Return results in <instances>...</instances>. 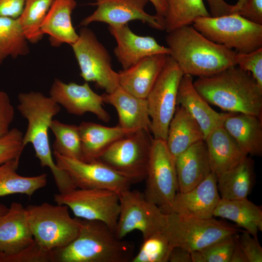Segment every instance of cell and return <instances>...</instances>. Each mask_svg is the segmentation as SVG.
Listing matches in <instances>:
<instances>
[{
    "label": "cell",
    "mask_w": 262,
    "mask_h": 262,
    "mask_svg": "<svg viewBox=\"0 0 262 262\" xmlns=\"http://www.w3.org/2000/svg\"><path fill=\"white\" fill-rule=\"evenodd\" d=\"M17 98V109L27 121L23 145L25 147L29 144L32 145L41 167L50 169L59 193L77 188L68 174L57 166L50 146V126L54 117L60 112V106L50 96L38 91L20 93Z\"/></svg>",
    "instance_id": "1"
},
{
    "label": "cell",
    "mask_w": 262,
    "mask_h": 262,
    "mask_svg": "<svg viewBox=\"0 0 262 262\" xmlns=\"http://www.w3.org/2000/svg\"><path fill=\"white\" fill-rule=\"evenodd\" d=\"M193 84L209 103L229 113L262 117V89L249 72L236 65L199 77Z\"/></svg>",
    "instance_id": "2"
},
{
    "label": "cell",
    "mask_w": 262,
    "mask_h": 262,
    "mask_svg": "<svg viewBox=\"0 0 262 262\" xmlns=\"http://www.w3.org/2000/svg\"><path fill=\"white\" fill-rule=\"evenodd\" d=\"M165 41L184 74L207 76L236 65L235 50L209 40L192 25L167 33Z\"/></svg>",
    "instance_id": "3"
},
{
    "label": "cell",
    "mask_w": 262,
    "mask_h": 262,
    "mask_svg": "<svg viewBox=\"0 0 262 262\" xmlns=\"http://www.w3.org/2000/svg\"><path fill=\"white\" fill-rule=\"evenodd\" d=\"M76 238L66 246L52 251L54 262H131L132 242L118 238L106 224L79 218Z\"/></svg>",
    "instance_id": "4"
},
{
    "label": "cell",
    "mask_w": 262,
    "mask_h": 262,
    "mask_svg": "<svg viewBox=\"0 0 262 262\" xmlns=\"http://www.w3.org/2000/svg\"><path fill=\"white\" fill-rule=\"evenodd\" d=\"M26 209L34 240L43 248L53 251L64 247L77 236L79 218H72L66 206L44 202Z\"/></svg>",
    "instance_id": "5"
},
{
    "label": "cell",
    "mask_w": 262,
    "mask_h": 262,
    "mask_svg": "<svg viewBox=\"0 0 262 262\" xmlns=\"http://www.w3.org/2000/svg\"><path fill=\"white\" fill-rule=\"evenodd\" d=\"M192 25L209 40L238 53L262 48V25L237 14L199 17Z\"/></svg>",
    "instance_id": "6"
},
{
    "label": "cell",
    "mask_w": 262,
    "mask_h": 262,
    "mask_svg": "<svg viewBox=\"0 0 262 262\" xmlns=\"http://www.w3.org/2000/svg\"><path fill=\"white\" fill-rule=\"evenodd\" d=\"M242 231L214 217L201 219L175 213L166 214V223L162 230L174 246H180L191 253Z\"/></svg>",
    "instance_id": "7"
},
{
    "label": "cell",
    "mask_w": 262,
    "mask_h": 262,
    "mask_svg": "<svg viewBox=\"0 0 262 262\" xmlns=\"http://www.w3.org/2000/svg\"><path fill=\"white\" fill-rule=\"evenodd\" d=\"M184 75L169 55L146 99L154 139L166 141L169 123L177 105V96Z\"/></svg>",
    "instance_id": "8"
},
{
    "label": "cell",
    "mask_w": 262,
    "mask_h": 262,
    "mask_svg": "<svg viewBox=\"0 0 262 262\" xmlns=\"http://www.w3.org/2000/svg\"><path fill=\"white\" fill-rule=\"evenodd\" d=\"M71 46L85 82H94L107 93L119 86L118 73L113 69L108 51L91 29L82 27Z\"/></svg>",
    "instance_id": "9"
},
{
    "label": "cell",
    "mask_w": 262,
    "mask_h": 262,
    "mask_svg": "<svg viewBox=\"0 0 262 262\" xmlns=\"http://www.w3.org/2000/svg\"><path fill=\"white\" fill-rule=\"evenodd\" d=\"M150 132L139 130L116 141L97 160L130 178L134 183L145 180L153 140Z\"/></svg>",
    "instance_id": "10"
},
{
    "label": "cell",
    "mask_w": 262,
    "mask_h": 262,
    "mask_svg": "<svg viewBox=\"0 0 262 262\" xmlns=\"http://www.w3.org/2000/svg\"><path fill=\"white\" fill-rule=\"evenodd\" d=\"M145 180V198L165 213L179 192L175 159L165 141L153 138Z\"/></svg>",
    "instance_id": "11"
},
{
    "label": "cell",
    "mask_w": 262,
    "mask_h": 262,
    "mask_svg": "<svg viewBox=\"0 0 262 262\" xmlns=\"http://www.w3.org/2000/svg\"><path fill=\"white\" fill-rule=\"evenodd\" d=\"M54 199L70 209L76 217L97 220L115 232L119 213V196L115 192L99 189L76 188L55 194Z\"/></svg>",
    "instance_id": "12"
},
{
    "label": "cell",
    "mask_w": 262,
    "mask_h": 262,
    "mask_svg": "<svg viewBox=\"0 0 262 262\" xmlns=\"http://www.w3.org/2000/svg\"><path fill=\"white\" fill-rule=\"evenodd\" d=\"M119 213L115 233L123 239L134 230L140 231L145 239L164 229L166 214L156 204L148 201L144 193L126 190L119 194Z\"/></svg>",
    "instance_id": "13"
},
{
    "label": "cell",
    "mask_w": 262,
    "mask_h": 262,
    "mask_svg": "<svg viewBox=\"0 0 262 262\" xmlns=\"http://www.w3.org/2000/svg\"><path fill=\"white\" fill-rule=\"evenodd\" d=\"M52 153L57 166L68 174L77 188L106 189L119 194L134 183L100 161L86 162Z\"/></svg>",
    "instance_id": "14"
},
{
    "label": "cell",
    "mask_w": 262,
    "mask_h": 262,
    "mask_svg": "<svg viewBox=\"0 0 262 262\" xmlns=\"http://www.w3.org/2000/svg\"><path fill=\"white\" fill-rule=\"evenodd\" d=\"M97 6L91 15L83 18L80 25L86 27L94 22H104L109 26L128 24L139 20L151 27L164 30V23L156 15H151L145 11L148 0H95Z\"/></svg>",
    "instance_id": "15"
},
{
    "label": "cell",
    "mask_w": 262,
    "mask_h": 262,
    "mask_svg": "<svg viewBox=\"0 0 262 262\" xmlns=\"http://www.w3.org/2000/svg\"><path fill=\"white\" fill-rule=\"evenodd\" d=\"M49 93L56 102L71 114L81 116L91 113L103 122L110 120L109 114L103 107L102 96L95 93L87 82L82 84L66 83L56 79Z\"/></svg>",
    "instance_id": "16"
},
{
    "label": "cell",
    "mask_w": 262,
    "mask_h": 262,
    "mask_svg": "<svg viewBox=\"0 0 262 262\" xmlns=\"http://www.w3.org/2000/svg\"><path fill=\"white\" fill-rule=\"evenodd\" d=\"M220 198L217 177L212 172L190 190L178 192L165 214L175 213L197 218H210L213 217L214 210Z\"/></svg>",
    "instance_id": "17"
},
{
    "label": "cell",
    "mask_w": 262,
    "mask_h": 262,
    "mask_svg": "<svg viewBox=\"0 0 262 262\" xmlns=\"http://www.w3.org/2000/svg\"><path fill=\"white\" fill-rule=\"evenodd\" d=\"M108 29L116 41L114 53L123 69L129 68L146 57L170 53L169 49L159 44L154 37L136 34L128 24L109 26Z\"/></svg>",
    "instance_id": "18"
},
{
    "label": "cell",
    "mask_w": 262,
    "mask_h": 262,
    "mask_svg": "<svg viewBox=\"0 0 262 262\" xmlns=\"http://www.w3.org/2000/svg\"><path fill=\"white\" fill-rule=\"evenodd\" d=\"M26 208L14 202L0 219V261L14 254L34 241Z\"/></svg>",
    "instance_id": "19"
},
{
    "label": "cell",
    "mask_w": 262,
    "mask_h": 262,
    "mask_svg": "<svg viewBox=\"0 0 262 262\" xmlns=\"http://www.w3.org/2000/svg\"><path fill=\"white\" fill-rule=\"evenodd\" d=\"M191 75L184 74L180 83L177 105L182 106L199 125L204 139L214 128L223 125L231 113H218L199 94L193 84Z\"/></svg>",
    "instance_id": "20"
},
{
    "label": "cell",
    "mask_w": 262,
    "mask_h": 262,
    "mask_svg": "<svg viewBox=\"0 0 262 262\" xmlns=\"http://www.w3.org/2000/svg\"><path fill=\"white\" fill-rule=\"evenodd\" d=\"M103 102L112 105L122 128L150 132L151 120L146 98L138 97L120 85L110 93L101 95Z\"/></svg>",
    "instance_id": "21"
},
{
    "label": "cell",
    "mask_w": 262,
    "mask_h": 262,
    "mask_svg": "<svg viewBox=\"0 0 262 262\" xmlns=\"http://www.w3.org/2000/svg\"><path fill=\"white\" fill-rule=\"evenodd\" d=\"M168 56L166 54L150 55L129 68L119 71V85L138 97L146 98Z\"/></svg>",
    "instance_id": "22"
},
{
    "label": "cell",
    "mask_w": 262,
    "mask_h": 262,
    "mask_svg": "<svg viewBox=\"0 0 262 262\" xmlns=\"http://www.w3.org/2000/svg\"><path fill=\"white\" fill-rule=\"evenodd\" d=\"M204 141L212 172L216 177L235 166L248 155L223 125L213 129Z\"/></svg>",
    "instance_id": "23"
},
{
    "label": "cell",
    "mask_w": 262,
    "mask_h": 262,
    "mask_svg": "<svg viewBox=\"0 0 262 262\" xmlns=\"http://www.w3.org/2000/svg\"><path fill=\"white\" fill-rule=\"evenodd\" d=\"M175 165L180 192L194 188L212 172L204 140L189 147L175 158Z\"/></svg>",
    "instance_id": "24"
},
{
    "label": "cell",
    "mask_w": 262,
    "mask_h": 262,
    "mask_svg": "<svg viewBox=\"0 0 262 262\" xmlns=\"http://www.w3.org/2000/svg\"><path fill=\"white\" fill-rule=\"evenodd\" d=\"M77 3L75 0H54L41 25V32L49 36L54 47L63 44L70 45L79 37L73 26L71 14Z\"/></svg>",
    "instance_id": "25"
},
{
    "label": "cell",
    "mask_w": 262,
    "mask_h": 262,
    "mask_svg": "<svg viewBox=\"0 0 262 262\" xmlns=\"http://www.w3.org/2000/svg\"><path fill=\"white\" fill-rule=\"evenodd\" d=\"M81 136L82 161H96L101 153L116 141L138 130L126 129L117 125L110 127L83 121L78 126Z\"/></svg>",
    "instance_id": "26"
},
{
    "label": "cell",
    "mask_w": 262,
    "mask_h": 262,
    "mask_svg": "<svg viewBox=\"0 0 262 262\" xmlns=\"http://www.w3.org/2000/svg\"><path fill=\"white\" fill-rule=\"evenodd\" d=\"M223 126L247 154H262V120L253 115L231 113Z\"/></svg>",
    "instance_id": "27"
},
{
    "label": "cell",
    "mask_w": 262,
    "mask_h": 262,
    "mask_svg": "<svg viewBox=\"0 0 262 262\" xmlns=\"http://www.w3.org/2000/svg\"><path fill=\"white\" fill-rule=\"evenodd\" d=\"M204 140L197 122L182 106H178L169 123L166 144L175 159L194 144Z\"/></svg>",
    "instance_id": "28"
},
{
    "label": "cell",
    "mask_w": 262,
    "mask_h": 262,
    "mask_svg": "<svg viewBox=\"0 0 262 262\" xmlns=\"http://www.w3.org/2000/svg\"><path fill=\"white\" fill-rule=\"evenodd\" d=\"M213 217L227 219L257 238L262 231V209L247 198L241 199L220 198L213 213Z\"/></svg>",
    "instance_id": "29"
},
{
    "label": "cell",
    "mask_w": 262,
    "mask_h": 262,
    "mask_svg": "<svg viewBox=\"0 0 262 262\" xmlns=\"http://www.w3.org/2000/svg\"><path fill=\"white\" fill-rule=\"evenodd\" d=\"M255 182L254 163L248 156L231 169L217 177V187L221 198H246Z\"/></svg>",
    "instance_id": "30"
},
{
    "label": "cell",
    "mask_w": 262,
    "mask_h": 262,
    "mask_svg": "<svg viewBox=\"0 0 262 262\" xmlns=\"http://www.w3.org/2000/svg\"><path fill=\"white\" fill-rule=\"evenodd\" d=\"M19 159H15L0 166V197L16 194L31 196L47 185L46 173L31 177L19 175L16 170Z\"/></svg>",
    "instance_id": "31"
},
{
    "label": "cell",
    "mask_w": 262,
    "mask_h": 262,
    "mask_svg": "<svg viewBox=\"0 0 262 262\" xmlns=\"http://www.w3.org/2000/svg\"><path fill=\"white\" fill-rule=\"evenodd\" d=\"M167 11L164 30L168 33L179 27L192 25L199 17L210 16L203 0H165Z\"/></svg>",
    "instance_id": "32"
},
{
    "label": "cell",
    "mask_w": 262,
    "mask_h": 262,
    "mask_svg": "<svg viewBox=\"0 0 262 262\" xmlns=\"http://www.w3.org/2000/svg\"><path fill=\"white\" fill-rule=\"evenodd\" d=\"M18 18L0 16V57L16 58L29 53V47Z\"/></svg>",
    "instance_id": "33"
},
{
    "label": "cell",
    "mask_w": 262,
    "mask_h": 262,
    "mask_svg": "<svg viewBox=\"0 0 262 262\" xmlns=\"http://www.w3.org/2000/svg\"><path fill=\"white\" fill-rule=\"evenodd\" d=\"M55 140L53 151L66 157L82 160V144L78 126L53 119L50 126Z\"/></svg>",
    "instance_id": "34"
},
{
    "label": "cell",
    "mask_w": 262,
    "mask_h": 262,
    "mask_svg": "<svg viewBox=\"0 0 262 262\" xmlns=\"http://www.w3.org/2000/svg\"><path fill=\"white\" fill-rule=\"evenodd\" d=\"M54 0H25L18 19L28 42L35 44L42 39L41 25Z\"/></svg>",
    "instance_id": "35"
},
{
    "label": "cell",
    "mask_w": 262,
    "mask_h": 262,
    "mask_svg": "<svg viewBox=\"0 0 262 262\" xmlns=\"http://www.w3.org/2000/svg\"><path fill=\"white\" fill-rule=\"evenodd\" d=\"M174 246L161 231L143 239L131 262H167Z\"/></svg>",
    "instance_id": "36"
},
{
    "label": "cell",
    "mask_w": 262,
    "mask_h": 262,
    "mask_svg": "<svg viewBox=\"0 0 262 262\" xmlns=\"http://www.w3.org/2000/svg\"><path fill=\"white\" fill-rule=\"evenodd\" d=\"M237 234L228 236L202 249L191 252L192 262H230Z\"/></svg>",
    "instance_id": "37"
},
{
    "label": "cell",
    "mask_w": 262,
    "mask_h": 262,
    "mask_svg": "<svg viewBox=\"0 0 262 262\" xmlns=\"http://www.w3.org/2000/svg\"><path fill=\"white\" fill-rule=\"evenodd\" d=\"M23 133L18 129H10L8 133L0 136V166L20 158L25 146Z\"/></svg>",
    "instance_id": "38"
},
{
    "label": "cell",
    "mask_w": 262,
    "mask_h": 262,
    "mask_svg": "<svg viewBox=\"0 0 262 262\" xmlns=\"http://www.w3.org/2000/svg\"><path fill=\"white\" fill-rule=\"evenodd\" d=\"M0 262H54L52 251L48 250L34 241L14 254L5 257Z\"/></svg>",
    "instance_id": "39"
},
{
    "label": "cell",
    "mask_w": 262,
    "mask_h": 262,
    "mask_svg": "<svg viewBox=\"0 0 262 262\" xmlns=\"http://www.w3.org/2000/svg\"><path fill=\"white\" fill-rule=\"evenodd\" d=\"M236 65L249 72L262 89V48L247 53L236 52Z\"/></svg>",
    "instance_id": "40"
},
{
    "label": "cell",
    "mask_w": 262,
    "mask_h": 262,
    "mask_svg": "<svg viewBox=\"0 0 262 262\" xmlns=\"http://www.w3.org/2000/svg\"><path fill=\"white\" fill-rule=\"evenodd\" d=\"M237 238L248 262H262V247L258 238L253 237L245 230L239 233Z\"/></svg>",
    "instance_id": "41"
},
{
    "label": "cell",
    "mask_w": 262,
    "mask_h": 262,
    "mask_svg": "<svg viewBox=\"0 0 262 262\" xmlns=\"http://www.w3.org/2000/svg\"><path fill=\"white\" fill-rule=\"evenodd\" d=\"M234 6V14L262 25V0H238Z\"/></svg>",
    "instance_id": "42"
},
{
    "label": "cell",
    "mask_w": 262,
    "mask_h": 262,
    "mask_svg": "<svg viewBox=\"0 0 262 262\" xmlns=\"http://www.w3.org/2000/svg\"><path fill=\"white\" fill-rule=\"evenodd\" d=\"M15 117V109L8 95L0 90V136L9 132Z\"/></svg>",
    "instance_id": "43"
},
{
    "label": "cell",
    "mask_w": 262,
    "mask_h": 262,
    "mask_svg": "<svg viewBox=\"0 0 262 262\" xmlns=\"http://www.w3.org/2000/svg\"><path fill=\"white\" fill-rule=\"evenodd\" d=\"M25 0H0V16L14 18L21 15Z\"/></svg>",
    "instance_id": "44"
},
{
    "label": "cell",
    "mask_w": 262,
    "mask_h": 262,
    "mask_svg": "<svg viewBox=\"0 0 262 262\" xmlns=\"http://www.w3.org/2000/svg\"><path fill=\"white\" fill-rule=\"evenodd\" d=\"M208 5L211 16L217 17L233 14L235 6L224 0H205Z\"/></svg>",
    "instance_id": "45"
},
{
    "label": "cell",
    "mask_w": 262,
    "mask_h": 262,
    "mask_svg": "<svg viewBox=\"0 0 262 262\" xmlns=\"http://www.w3.org/2000/svg\"><path fill=\"white\" fill-rule=\"evenodd\" d=\"M170 262H192L191 253L179 246H174L170 255Z\"/></svg>",
    "instance_id": "46"
},
{
    "label": "cell",
    "mask_w": 262,
    "mask_h": 262,
    "mask_svg": "<svg viewBox=\"0 0 262 262\" xmlns=\"http://www.w3.org/2000/svg\"><path fill=\"white\" fill-rule=\"evenodd\" d=\"M236 235L235 245L231 256L230 262H248L247 259L244 252Z\"/></svg>",
    "instance_id": "47"
},
{
    "label": "cell",
    "mask_w": 262,
    "mask_h": 262,
    "mask_svg": "<svg viewBox=\"0 0 262 262\" xmlns=\"http://www.w3.org/2000/svg\"><path fill=\"white\" fill-rule=\"evenodd\" d=\"M153 5L156 15L164 21L167 11V4L165 0H148Z\"/></svg>",
    "instance_id": "48"
},
{
    "label": "cell",
    "mask_w": 262,
    "mask_h": 262,
    "mask_svg": "<svg viewBox=\"0 0 262 262\" xmlns=\"http://www.w3.org/2000/svg\"><path fill=\"white\" fill-rule=\"evenodd\" d=\"M8 208L5 205L0 204V219L7 212Z\"/></svg>",
    "instance_id": "49"
},
{
    "label": "cell",
    "mask_w": 262,
    "mask_h": 262,
    "mask_svg": "<svg viewBox=\"0 0 262 262\" xmlns=\"http://www.w3.org/2000/svg\"><path fill=\"white\" fill-rule=\"evenodd\" d=\"M3 61V60H2L0 57V66L1 65V64H2V62Z\"/></svg>",
    "instance_id": "50"
}]
</instances>
